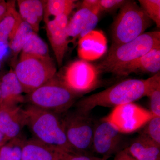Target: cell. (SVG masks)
Returning <instances> with one entry per match:
<instances>
[{
  "label": "cell",
  "instance_id": "6da1fadb",
  "mask_svg": "<svg viewBox=\"0 0 160 160\" xmlns=\"http://www.w3.org/2000/svg\"><path fill=\"white\" fill-rule=\"evenodd\" d=\"M26 126L34 138L69 153H78L69 144L61 118L57 113L29 105L23 109Z\"/></svg>",
  "mask_w": 160,
  "mask_h": 160
},
{
  "label": "cell",
  "instance_id": "7a4b0ae2",
  "mask_svg": "<svg viewBox=\"0 0 160 160\" xmlns=\"http://www.w3.org/2000/svg\"><path fill=\"white\" fill-rule=\"evenodd\" d=\"M147 79H129L122 81L103 91L81 99L75 103L76 109L90 112L98 106L115 107L133 103L146 97Z\"/></svg>",
  "mask_w": 160,
  "mask_h": 160
},
{
  "label": "cell",
  "instance_id": "3957f363",
  "mask_svg": "<svg viewBox=\"0 0 160 160\" xmlns=\"http://www.w3.org/2000/svg\"><path fill=\"white\" fill-rule=\"evenodd\" d=\"M160 46V32H145L128 42L112 44L106 57L96 66L101 72L114 73L121 67Z\"/></svg>",
  "mask_w": 160,
  "mask_h": 160
},
{
  "label": "cell",
  "instance_id": "277c9868",
  "mask_svg": "<svg viewBox=\"0 0 160 160\" xmlns=\"http://www.w3.org/2000/svg\"><path fill=\"white\" fill-rule=\"evenodd\" d=\"M13 71L24 93L28 94L53 78L57 69L50 57L21 53Z\"/></svg>",
  "mask_w": 160,
  "mask_h": 160
},
{
  "label": "cell",
  "instance_id": "5b68a950",
  "mask_svg": "<svg viewBox=\"0 0 160 160\" xmlns=\"http://www.w3.org/2000/svg\"><path fill=\"white\" fill-rule=\"evenodd\" d=\"M79 96L55 76L28 94L27 99L29 105L60 114L68 111Z\"/></svg>",
  "mask_w": 160,
  "mask_h": 160
},
{
  "label": "cell",
  "instance_id": "8992f818",
  "mask_svg": "<svg viewBox=\"0 0 160 160\" xmlns=\"http://www.w3.org/2000/svg\"><path fill=\"white\" fill-rule=\"evenodd\" d=\"M152 22L136 2L126 1L112 25L113 44L132 41L145 33Z\"/></svg>",
  "mask_w": 160,
  "mask_h": 160
},
{
  "label": "cell",
  "instance_id": "52a82bcc",
  "mask_svg": "<svg viewBox=\"0 0 160 160\" xmlns=\"http://www.w3.org/2000/svg\"><path fill=\"white\" fill-rule=\"evenodd\" d=\"M69 144L77 153H89L91 149L96 123L90 115L76 109L64 113L61 118Z\"/></svg>",
  "mask_w": 160,
  "mask_h": 160
},
{
  "label": "cell",
  "instance_id": "ba28073f",
  "mask_svg": "<svg viewBox=\"0 0 160 160\" xmlns=\"http://www.w3.org/2000/svg\"><path fill=\"white\" fill-rule=\"evenodd\" d=\"M100 73L96 66L86 60H77L66 67L61 79L72 91L80 96L97 87Z\"/></svg>",
  "mask_w": 160,
  "mask_h": 160
},
{
  "label": "cell",
  "instance_id": "9c48e42d",
  "mask_svg": "<svg viewBox=\"0 0 160 160\" xmlns=\"http://www.w3.org/2000/svg\"><path fill=\"white\" fill-rule=\"evenodd\" d=\"M153 117L149 110L129 103L114 107L105 118L122 134H128L144 127Z\"/></svg>",
  "mask_w": 160,
  "mask_h": 160
},
{
  "label": "cell",
  "instance_id": "30bf717a",
  "mask_svg": "<svg viewBox=\"0 0 160 160\" xmlns=\"http://www.w3.org/2000/svg\"><path fill=\"white\" fill-rule=\"evenodd\" d=\"M122 134L104 118L96 123L91 149L108 159L122 150Z\"/></svg>",
  "mask_w": 160,
  "mask_h": 160
},
{
  "label": "cell",
  "instance_id": "8fae6325",
  "mask_svg": "<svg viewBox=\"0 0 160 160\" xmlns=\"http://www.w3.org/2000/svg\"><path fill=\"white\" fill-rule=\"evenodd\" d=\"M68 21V16L61 15L45 22L47 36L59 66L62 65L69 42L67 32Z\"/></svg>",
  "mask_w": 160,
  "mask_h": 160
},
{
  "label": "cell",
  "instance_id": "7c38bea8",
  "mask_svg": "<svg viewBox=\"0 0 160 160\" xmlns=\"http://www.w3.org/2000/svg\"><path fill=\"white\" fill-rule=\"evenodd\" d=\"M99 13L81 7L68 21L67 32L72 42L79 40L93 31L98 22Z\"/></svg>",
  "mask_w": 160,
  "mask_h": 160
},
{
  "label": "cell",
  "instance_id": "4fadbf2b",
  "mask_svg": "<svg viewBox=\"0 0 160 160\" xmlns=\"http://www.w3.org/2000/svg\"><path fill=\"white\" fill-rule=\"evenodd\" d=\"M0 89V109L18 107L25 101L22 88L13 70H10L2 78Z\"/></svg>",
  "mask_w": 160,
  "mask_h": 160
},
{
  "label": "cell",
  "instance_id": "5bb4252c",
  "mask_svg": "<svg viewBox=\"0 0 160 160\" xmlns=\"http://www.w3.org/2000/svg\"><path fill=\"white\" fill-rule=\"evenodd\" d=\"M68 153L33 138L25 140L21 160H66Z\"/></svg>",
  "mask_w": 160,
  "mask_h": 160
},
{
  "label": "cell",
  "instance_id": "9a60e30c",
  "mask_svg": "<svg viewBox=\"0 0 160 160\" xmlns=\"http://www.w3.org/2000/svg\"><path fill=\"white\" fill-rule=\"evenodd\" d=\"M160 70V46L151 49L146 54L114 72L118 76H126L132 73H156Z\"/></svg>",
  "mask_w": 160,
  "mask_h": 160
},
{
  "label": "cell",
  "instance_id": "2e32d148",
  "mask_svg": "<svg viewBox=\"0 0 160 160\" xmlns=\"http://www.w3.org/2000/svg\"><path fill=\"white\" fill-rule=\"evenodd\" d=\"M25 126L23 109L20 106L0 109V130L9 141L21 137Z\"/></svg>",
  "mask_w": 160,
  "mask_h": 160
},
{
  "label": "cell",
  "instance_id": "e0dca14e",
  "mask_svg": "<svg viewBox=\"0 0 160 160\" xmlns=\"http://www.w3.org/2000/svg\"><path fill=\"white\" fill-rule=\"evenodd\" d=\"M126 149L137 160H160V145L142 132Z\"/></svg>",
  "mask_w": 160,
  "mask_h": 160
},
{
  "label": "cell",
  "instance_id": "ac0fdd59",
  "mask_svg": "<svg viewBox=\"0 0 160 160\" xmlns=\"http://www.w3.org/2000/svg\"><path fill=\"white\" fill-rule=\"evenodd\" d=\"M19 14L23 21L28 23L38 33L40 25L44 18V6L40 0H19L18 1Z\"/></svg>",
  "mask_w": 160,
  "mask_h": 160
},
{
  "label": "cell",
  "instance_id": "d6986e66",
  "mask_svg": "<svg viewBox=\"0 0 160 160\" xmlns=\"http://www.w3.org/2000/svg\"><path fill=\"white\" fill-rule=\"evenodd\" d=\"M7 3V13L0 22V43L9 45L23 20L16 9L15 1H9Z\"/></svg>",
  "mask_w": 160,
  "mask_h": 160
},
{
  "label": "cell",
  "instance_id": "ffe728a7",
  "mask_svg": "<svg viewBox=\"0 0 160 160\" xmlns=\"http://www.w3.org/2000/svg\"><path fill=\"white\" fill-rule=\"evenodd\" d=\"M44 6L45 22L49 21L50 16L54 18L61 15L69 16L76 7V1L73 0H48L42 1Z\"/></svg>",
  "mask_w": 160,
  "mask_h": 160
},
{
  "label": "cell",
  "instance_id": "44dd1931",
  "mask_svg": "<svg viewBox=\"0 0 160 160\" xmlns=\"http://www.w3.org/2000/svg\"><path fill=\"white\" fill-rule=\"evenodd\" d=\"M146 96L149 99L150 111L153 116L160 117V72L147 79Z\"/></svg>",
  "mask_w": 160,
  "mask_h": 160
},
{
  "label": "cell",
  "instance_id": "7402d4cb",
  "mask_svg": "<svg viewBox=\"0 0 160 160\" xmlns=\"http://www.w3.org/2000/svg\"><path fill=\"white\" fill-rule=\"evenodd\" d=\"M34 32L30 25L22 21L14 36L9 43V48L15 55L21 52L23 47Z\"/></svg>",
  "mask_w": 160,
  "mask_h": 160
},
{
  "label": "cell",
  "instance_id": "603a6c76",
  "mask_svg": "<svg viewBox=\"0 0 160 160\" xmlns=\"http://www.w3.org/2000/svg\"><path fill=\"white\" fill-rule=\"evenodd\" d=\"M25 140L22 138L9 140L0 148V160H21Z\"/></svg>",
  "mask_w": 160,
  "mask_h": 160
},
{
  "label": "cell",
  "instance_id": "cb8c5ba5",
  "mask_svg": "<svg viewBox=\"0 0 160 160\" xmlns=\"http://www.w3.org/2000/svg\"><path fill=\"white\" fill-rule=\"evenodd\" d=\"M21 53L50 57L49 47L46 43L39 36L38 33L33 32L28 42L23 47Z\"/></svg>",
  "mask_w": 160,
  "mask_h": 160
},
{
  "label": "cell",
  "instance_id": "d4e9b609",
  "mask_svg": "<svg viewBox=\"0 0 160 160\" xmlns=\"http://www.w3.org/2000/svg\"><path fill=\"white\" fill-rule=\"evenodd\" d=\"M140 7L147 16L155 23L158 27H160V0H139Z\"/></svg>",
  "mask_w": 160,
  "mask_h": 160
},
{
  "label": "cell",
  "instance_id": "484cf974",
  "mask_svg": "<svg viewBox=\"0 0 160 160\" xmlns=\"http://www.w3.org/2000/svg\"><path fill=\"white\" fill-rule=\"evenodd\" d=\"M144 127L142 133L160 145V117L153 116Z\"/></svg>",
  "mask_w": 160,
  "mask_h": 160
},
{
  "label": "cell",
  "instance_id": "4316f807",
  "mask_svg": "<svg viewBox=\"0 0 160 160\" xmlns=\"http://www.w3.org/2000/svg\"><path fill=\"white\" fill-rule=\"evenodd\" d=\"M125 0H99L101 11L110 12L121 7Z\"/></svg>",
  "mask_w": 160,
  "mask_h": 160
},
{
  "label": "cell",
  "instance_id": "83f0119b",
  "mask_svg": "<svg viewBox=\"0 0 160 160\" xmlns=\"http://www.w3.org/2000/svg\"><path fill=\"white\" fill-rule=\"evenodd\" d=\"M66 160H107L104 158L94 156L90 153H68Z\"/></svg>",
  "mask_w": 160,
  "mask_h": 160
},
{
  "label": "cell",
  "instance_id": "f1b7e54d",
  "mask_svg": "<svg viewBox=\"0 0 160 160\" xmlns=\"http://www.w3.org/2000/svg\"><path fill=\"white\" fill-rule=\"evenodd\" d=\"M82 6L88 8L99 14L101 12L99 0H85L83 1Z\"/></svg>",
  "mask_w": 160,
  "mask_h": 160
},
{
  "label": "cell",
  "instance_id": "f546056e",
  "mask_svg": "<svg viewBox=\"0 0 160 160\" xmlns=\"http://www.w3.org/2000/svg\"><path fill=\"white\" fill-rule=\"evenodd\" d=\"M113 160H138L132 156L127 149H122L115 154Z\"/></svg>",
  "mask_w": 160,
  "mask_h": 160
},
{
  "label": "cell",
  "instance_id": "4dcf8cb0",
  "mask_svg": "<svg viewBox=\"0 0 160 160\" xmlns=\"http://www.w3.org/2000/svg\"><path fill=\"white\" fill-rule=\"evenodd\" d=\"M8 9V3L0 1V22L5 17Z\"/></svg>",
  "mask_w": 160,
  "mask_h": 160
},
{
  "label": "cell",
  "instance_id": "1f68e13d",
  "mask_svg": "<svg viewBox=\"0 0 160 160\" xmlns=\"http://www.w3.org/2000/svg\"><path fill=\"white\" fill-rule=\"evenodd\" d=\"M9 140L3 134L0 130V148L4 146L6 143L9 142Z\"/></svg>",
  "mask_w": 160,
  "mask_h": 160
},
{
  "label": "cell",
  "instance_id": "d6a6232c",
  "mask_svg": "<svg viewBox=\"0 0 160 160\" xmlns=\"http://www.w3.org/2000/svg\"><path fill=\"white\" fill-rule=\"evenodd\" d=\"M6 55V54L4 49L0 47V70H1V67H2V60L5 58Z\"/></svg>",
  "mask_w": 160,
  "mask_h": 160
},
{
  "label": "cell",
  "instance_id": "836d02e7",
  "mask_svg": "<svg viewBox=\"0 0 160 160\" xmlns=\"http://www.w3.org/2000/svg\"><path fill=\"white\" fill-rule=\"evenodd\" d=\"M1 89H0V101H1Z\"/></svg>",
  "mask_w": 160,
  "mask_h": 160
}]
</instances>
